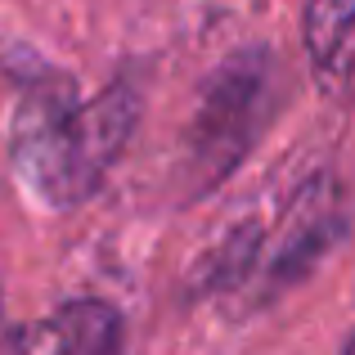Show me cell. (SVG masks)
Listing matches in <instances>:
<instances>
[{
  "mask_svg": "<svg viewBox=\"0 0 355 355\" xmlns=\"http://www.w3.org/2000/svg\"><path fill=\"white\" fill-rule=\"evenodd\" d=\"M342 355H355V333L347 338V347H342Z\"/></svg>",
  "mask_w": 355,
  "mask_h": 355,
  "instance_id": "cell-8",
  "label": "cell"
},
{
  "mask_svg": "<svg viewBox=\"0 0 355 355\" xmlns=\"http://www.w3.org/2000/svg\"><path fill=\"white\" fill-rule=\"evenodd\" d=\"M338 234H342V216H338V202H333V184L311 180L288 207V230L266 266V297L302 284L315 270V261L338 243Z\"/></svg>",
  "mask_w": 355,
  "mask_h": 355,
  "instance_id": "cell-3",
  "label": "cell"
},
{
  "mask_svg": "<svg viewBox=\"0 0 355 355\" xmlns=\"http://www.w3.org/2000/svg\"><path fill=\"white\" fill-rule=\"evenodd\" d=\"M261 248H266V225H261L257 216L239 220V225L207 252V261L198 266L193 288H198V293H230V288H243L257 275Z\"/></svg>",
  "mask_w": 355,
  "mask_h": 355,
  "instance_id": "cell-5",
  "label": "cell"
},
{
  "mask_svg": "<svg viewBox=\"0 0 355 355\" xmlns=\"http://www.w3.org/2000/svg\"><path fill=\"white\" fill-rule=\"evenodd\" d=\"M355 32V0H306V54L320 72H333Z\"/></svg>",
  "mask_w": 355,
  "mask_h": 355,
  "instance_id": "cell-6",
  "label": "cell"
},
{
  "mask_svg": "<svg viewBox=\"0 0 355 355\" xmlns=\"http://www.w3.org/2000/svg\"><path fill=\"white\" fill-rule=\"evenodd\" d=\"M45 355H121V315L108 302H68L41 324Z\"/></svg>",
  "mask_w": 355,
  "mask_h": 355,
  "instance_id": "cell-4",
  "label": "cell"
},
{
  "mask_svg": "<svg viewBox=\"0 0 355 355\" xmlns=\"http://www.w3.org/2000/svg\"><path fill=\"white\" fill-rule=\"evenodd\" d=\"M0 355H45L41 329H0Z\"/></svg>",
  "mask_w": 355,
  "mask_h": 355,
  "instance_id": "cell-7",
  "label": "cell"
},
{
  "mask_svg": "<svg viewBox=\"0 0 355 355\" xmlns=\"http://www.w3.org/2000/svg\"><path fill=\"white\" fill-rule=\"evenodd\" d=\"M275 54L239 50L207 77L180 139V180L189 198L211 193L243 166L275 108Z\"/></svg>",
  "mask_w": 355,
  "mask_h": 355,
  "instance_id": "cell-2",
  "label": "cell"
},
{
  "mask_svg": "<svg viewBox=\"0 0 355 355\" xmlns=\"http://www.w3.org/2000/svg\"><path fill=\"white\" fill-rule=\"evenodd\" d=\"M139 108L144 104L130 81L81 99L63 72L32 77L9 121V157L18 180L50 211L81 207L130 144Z\"/></svg>",
  "mask_w": 355,
  "mask_h": 355,
  "instance_id": "cell-1",
  "label": "cell"
}]
</instances>
